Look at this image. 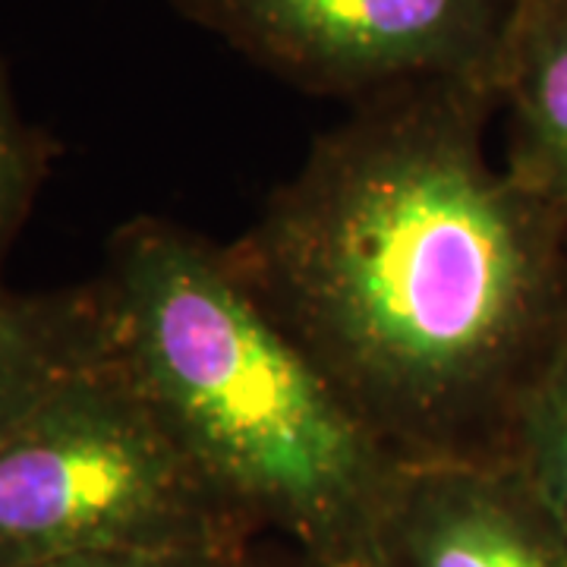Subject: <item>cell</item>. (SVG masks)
<instances>
[{
	"instance_id": "6",
	"label": "cell",
	"mask_w": 567,
	"mask_h": 567,
	"mask_svg": "<svg viewBox=\"0 0 567 567\" xmlns=\"http://www.w3.org/2000/svg\"><path fill=\"white\" fill-rule=\"evenodd\" d=\"M117 353L121 338L102 278L44 293L0 287V435Z\"/></svg>"
},
{
	"instance_id": "11",
	"label": "cell",
	"mask_w": 567,
	"mask_h": 567,
	"mask_svg": "<svg viewBox=\"0 0 567 567\" xmlns=\"http://www.w3.org/2000/svg\"><path fill=\"white\" fill-rule=\"evenodd\" d=\"M224 567H319L309 561L300 548L287 546L284 539L275 536H259L256 543H249L244 551H237L234 558H227Z\"/></svg>"
},
{
	"instance_id": "10",
	"label": "cell",
	"mask_w": 567,
	"mask_h": 567,
	"mask_svg": "<svg viewBox=\"0 0 567 567\" xmlns=\"http://www.w3.org/2000/svg\"><path fill=\"white\" fill-rule=\"evenodd\" d=\"M227 558H215V555H73V558H54V561L22 567H224Z\"/></svg>"
},
{
	"instance_id": "7",
	"label": "cell",
	"mask_w": 567,
	"mask_h": 567,
	"mask_svg": "<svg viewBox=\"0 0 567 567\" xmlns=\"http://www.w3.org/2000/svg\"><path fill=\"white\" fill-rule=\"evenodd\" d=\"M498 111L505 167L567 221V0H520L507 32Z\"/></svg>"
},
{
	"instance_id": "5",
	"label": "cell",
	"mask_w": 567,
	"mask_h": 567,
	"mask_svg": "<svg viewBox=\"0 0 567 567\" xmlns=\"http://www.w3.org/2000/svg\"><path fill=\"white\" fill-rule=\"evenodd\" d=\"M382 567H567V533L511 461H406Z\"/></svg>"
},
{
	"instance_id": "8",
	"label": "cell",
	"mask_w": 567,
	"mask_h": 567,
	"mask_svg": "<svg viewBox=\"0 0 567 567\" xmlns=\"http://www.w3.org/2000/svg\"><path fill=\"white\" fill-rule=\"evenodd\" d=\"M507 461L524 473L567 533V344L543 369L517 410Z\"/></svg>"
},
{
	"instance_id": "3",
	"label": "cell",
	"mask_w": 567,
	"mask_h": 567,
	"mask_svg": "<svg viewBox=\"0 0 567 567\" xmlns=\"http://www.w3.org/2000/svg\"><path fill=\"white\" fill-rule=\"evenodd\" d=\"M262 533L177 442L117 353L0 435V567L215 555Z\"/></svg>"
},
{
	"instance_id": "1",
	"label": "cell",
	"mask_w": 567,
	"mask_h": 567,
	"mask_svg": "<svg viewBox=\"0 0 567 567\" xmlns=\"http://www.w3.org/2000/svg\"><path fill=\"white\" fill-rule=\"evenodd\" d=\"M498 82L350 104L224 256L401 461H507L567 344V221L495 164Z\"/></svg>"
},
{
	"instance_id": "4",
	"label": "cell",
	"mask_w": 567,
	"mask_h": 567,
	"mask_svg": "<svg viewBox=\"0 0 567 567\" xmlns=\"http://www.w3.org/2000/svg\"><path fill=\"white\" fill-rule=\"evenodd\" d=\"M309 95L347 102L429 80L498 82L517 0H167Z\"/></svg>"
},
{
	"instance_id": "12",
	"label": "cell",
	"mask_w": 567,
	"mask_h": 567,
	"mask_svg": "<svg viewBox=\"0 0 567 567\" xmlns=\"http://www.w3.org/2000/svg\"><path fill=\"white\" fill-rule=\"evenodd\" d=\"M517 3H520V0H517Z\"/></svg>"
},
{
	"instance_id": "2",
	"label": "cell",
	"mask_w": 567,
	"mask_h": 567,
	"mask_svg": "<svg viewBox=\"0 0 567 567\" xmlns=\"http://www.w3.org/2000/svg\"><path fill=\"white\" fill-rule=\"evenodd\" d=\"M123 363L262 536L319 567H382L401 461L230 268L224 246L140 215L99 275Z\"/></svg>"
},
{
	"instance_id": "9",
	"label": "cell",
	"mask_w": 567,
	"mask_h": 567,
	"mask_svg": "<svg viewBox=\"0 0 567 567\" xmlns=\"http://www.w3.org/2000/svg\"><path fill=\"white\" fill-rule=\"evenodd\" d=\"M51 155V140L22 117L10 73L0 61V262L32 212Z\"/></svg>"
}]
</instances>
